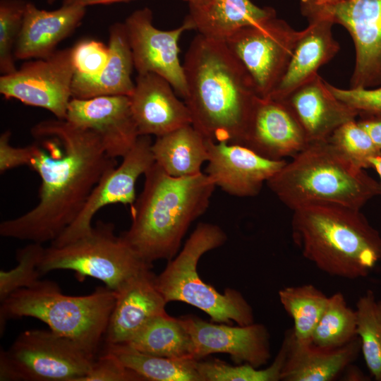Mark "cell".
<instances>
[{
    "instance_id": "f35d334b",
    "label": "cell",
    "mask_w": 381,
    "mask_h": 381,
    "mask_svg": "<svg viewBox=\"0 0 381 381\" xmlns=\"http://www.w3.org/2000/svg\"><path fill=\"white\" fill-rule=\"evenodd\" d=\"M81 381H145L137 373L127 368L111 351L96 358L90 372Z\"/></svg>"
},
{
    "instance_id": "ab89813d",
    "label": "cell",
    "mask_w": 381,
    "mask_h": 381,
    "mask_svg": "<svg viewBox=\"0 0 381 381\" xmlns=\"http://www.w3.org/2000/svg\"><path fill=\"white\" fill-rule=\"evenodd\" d=\"M11 132L6 131L0 137V172L20 166H28L32 156L31 145L13 147L10 143Z\"/></svg>"
},
{
    "instance_id": "e0dca14e",
    "label": "cell",
    "mask_w": 381,
    "mask_h": 381,
    "mask_svg": "<svg viewBox=\"0 0 381 381\" xmlns=\"http://www.w3.org/2000/svg\"><path fill=\"white\" fill-rule=\"evenodd\" d=\"M205 174L215 186L236 197L257 195L264 183L287 162L264 157L250 148L227 142L207 140Z\"/></svg>"
},
{
    "instance_id": "f6af8a7d",
    "label": "cell",
    "mask_w": 381,
    "mask_h": 381,
    "mask_svg": "<svg viewBox=\"0 0 381 381\" xmlns=\"http://www.w3.org/2000/svg\"><path fill=\"white\" fill-rule=\"evenodd\" d=\"M346 378H348V380H367V377L363 374L361 371H360L358 369L353 368L352 369H349V372L347 373Z\"/></svg>"
},
{
    "instance_id": "277c9868",
    "label": "cell",
    "mask_w": 381,
    "mask_h": 381,
    "mask_svg": "<svg viewBox=\"0 0 381 381\" xmlns=\"http://www.w3.org/2000/svg\"><path fill=\"white\" fill-rule=\"evenodd\" d=\"M292 211L295 244L323 272L358 279L368 275L381 260V236L361 210L312 203Z\"/></svg>"
},
{
    "instance_id": "8992f818",
    "label": "cell",
    "mask_w": 381,
    "mask_h": 381,
    "mask_svg": "<svg viewBox=\"0 0 381 381\" xmlns=\"http://www.w3.org/2000/svg\"><path fill=\"white\" fill-rule=\"evenodd\" d=\"M116 299V291L107 287L73 296L64 294L54 282L39 280L30 287L15 291L1 302L0 332L4 333L10 319L32 317L47 324L54 332L97 353Z\"/></svg>"
},
{
    "instance_id": "52a82bcc",
    "label": "cell",
    "mask_w": 381,
    "mask_h": 381,
    "mask_svg": "<svg viewBox=\"0 0 381 381\" xmlns=\"http://www.w3.org/2000/svg\"><path fill=\"white\" fill-rule=\"evenodd\" d=\"M226 239L219 226L199 223L179 254L168 260L164 270L156 276V285L167 303L181 301L193 306L207 314L211 322L250 325L255 322L253 310L241 292L226 288L224 293H219L198 273L200 258L222 246Z\"/></svg>"
},
{
    "instance_id": "d6986e66",
    "label": "cell",
    "mask_w": 381,
    "mask_h": 381,
    "mask_svg": "<svg viewBox=\"0 0 381 381\" xmlns=\"http://www.w3.org/2000/svg\"><path fill=\"white\" fill-rule=\"evenodd\" d=\"M151 268L131 277L116 291L105 333L107 344H126L153 318L167 313V302L157 287Z\"/></svg>"
},
{
    "instance_id": "8d00e7d4",
    "label": "cell",
    "mask_w": 381,
    "mask_h": 381,
    "mask_svg": "<svg viewBox=\"0 0 381 381\" xmlns=\"http://www.w3.org/2000/svg\"><path fill=\"white\" fill-rule=\"evenodd\" d=\"M110 57L109 46L95 40H83L71 47L73 78H91L99 75Z\"/></svg>"
},
{
    "instance_id": "1f68e13d",
    "label": "cell",
    "mask_w": 381,
    "mask_h": 381,
    "mask_svg": "<svg viewBox=\"0 0 381 381\" xmlns=\"http://www.w3.org/2000/svg\"><path fill=\"white\" fill-rule=\"evenodd\" d=\"M356 333L365 364L377 381H381V300L368 290L356 303Z\"/></svg>"
},
{
    "instance_id": "4316f807",
    "label": "cell",
    "mask_w": 381,
    "mask_h": 381,
    "mask_svg": "<svg viewBox=\"0 0 381 381\" xmlns=\"http://www.w3.org/2000/svg\"><path fill=\"white\" fill-rule=\"evenodd\" d=\"M155 162L176 178L195 176L208 159L207 140L192 124L157 137L152 143Z\"/></svg>"
},
{
    "instance_id": "f1b7e54d",
    "label": "cell",
    "mask_w": 381,
    "mask_h": 381,
    "mask_svg": "<svg viewBox=\"0 0 381 381\" xmlns=\"http://www.w3.org/2000/svg\"><path fill=\"white\" fill-rule=\"evenodd\" d=\"M126 344L150 355L193 358L190 335L179 318L168 313L153 318Z\"/></svg>"
},
{
    "instance_id": "4fadbf2b",
    "label": "cell",
    "mask_w": 381,
    "mask_h": 381,
    "mask_svg": "<svg viewBox=\"0 0 381 381\" xmlns=\"http://www.w3.org/2000/svg\"><path fill=\"white\" fill-rule=\"evenodd\" d=\"M152 142L149 135H140L123 156L121 164L107 171L92 189L75 219L54 241L52 246H61L87 234L92 228V220L102 207L121 203L132 207L135 199L138 178L154 164Z\"/></svg>"
},
{
    "instance_id": "d590c367",
    "label": "cell",
    "mask_w": 381,
    "mask_h": 381,
    "mask_svg": "<svg viewBox=\"0 0 381 381\" xmlns=\"http://www.w3.org/2000/svg\"><path fill=\"white\" fill-rule=\"evenodd\" d=\"M27 2L23 0L0 1V72H15L14 50L23 24Z\"/></svg>"
},
{
    "instance_id": "603a6c76",
    "label": "cell",
    "mask_w": 381,
    "mask_h": 381,
    "mask_svg": "<svg viewBox=\"0 0 381 381\" xmlns=\"http://www.w3.org/2000/svg\"><path fill=\"white\" fill-rule=\"evenodd\" d=\"M86 7L63 4L54 11L42 10L27 2L22 27L15 47L17 59H45L80 24Z\"/></svg>"
},
{
    "instance_id": "ee69618b",
    "label": "cell",
    "mask_w": 381,
    "mask_h": 381,
    "mask_svg": "<svg viewBox=\"0 0 381 381\" xmlns=\"http://www.w3.org/2000/svg\"><path fill=\"white\" fill-rule=\"evenodd\" d=\"M370 167L374 169L380 176V186L381 195V155L372 157L369 159Z\"/></svg>"
},
{
    "instance_id": "8fae6325",
    "label": "cell",
    "mask_w": 381,
    "mask_h": 381,
    "mask_svg": "<svg viewBox=\"0 0 381 381\" xmlns=\"http://www.w3.org/2000/svg\"><path fill=\"white\" fill-rule=\"evenodd\" d=\"M74 69L71 48L56 51L45 59L24 64L0 77V93L25 104L43 108L65 120L72 99Z\"/></svg>"
},
{
    "instance_id": "bcb514c9",
    "label": "cell",
    "mask_w": 381,
    "mask_h": 381,
    "mask_svg": "<svg viewBox=\"0 0 381 381\" xmlns=\"http://www.w3.org/2000/svg\"><path fill=\"white\" fill-rule=\"evenodd\" d=\"M47 2H48L49 4H51L54 3V1H56V0H47Z\"/></svg>"
},
{
    "instance_id": "74e56055",
    "label": "cell",
    "mask_w": 381,
    "mask_h": 381,
    "mask_svg": "<svg viewBox=\"0 0 381 381\" xmlns=\"http://www.w3.org/2000/svg\"><path fill=\"white\" fill-rule=\"evenodd\" d=\"M326 85L337 99L357 111L358 114L381 116V86L342 89L327 82Z\"/></svg>"
},
{
    "instance_id": "3957f363",
    "label": "cell",
    "mask_w": 381,
    "mask_h": 381,
    "mask_svg": "<svg viewBox=\"0 0 381 381\" xmlns=\"http://www.w3.org/2000/svg\"><path fill=\"white\" fill-rule=\"evenodd\" d=\"M145 177L143 191L131 207V226L120 236L152 265L176 255L190 224L208 208L216 186L205 173L173 177L155 162Z\"/></svg>"
},
{
    "instance_id": "7bdbcfd3",
    "label": "cell",
    "mask_w": 381,
    "mask_h": 381,
    "mask_svg": "<svg viewBox=\"0 0 381 381\" xmlns=\"http://www.w3.org/2000/svg\"><path fill=\"white\" fill-rule=\"evenodd\" d=\"M342 0H301L302 8H322L335 5Z\"/></svg>"
},
{
    "instance_id": "ffe728a7",
    "label": "cell",
    "mask_w": 381,
    "mask_h": 381,
    "mask_svg": "<svg viewBox=\"0 0 381 381\" xmlns=\"http://www.w3.org/2000/svg\"><path fill=\"white\" fill-rule=\"evenodd\" d=\"M171 85L154 73H138L130 96L139 135L159 137L192 124L190 111Z\"/></svg>"
},
{
    "instance_id": "83f0119b",
    "label": "cell",
    "mask_w": 381,
    "mask_h": 381,
    "mask_svg": "<svg viewBox=\"0 0 381 381\" xmlns=\"http://www.w3.org/2000/svg\"><path fill=\"white\" fill-rule=\"evenodd\" d=\"M128 368L145 381H202L193 358H167L142 353L126 344H107Z\"/></svg>"
},
{
    "instance_id": "ba28073f",
    "label": "cell",
    "mask_w": 381,
    "mask_h": 381,
    "mask_svg": "<svg viewBox=\"0 0 381 381\" xmlns=\"http://www.w3.org/2000/svg\"><path fill=\"white\" fill-rule=\"evenodd\" d=\"M114 228L112 223L99 221L78 239L46 248L40 272L71 270L79 282L92 277L116 291L131 277L152 265L143 261L121 236H116Z\"/></svg>"
},
{
    "instance_id": "2e32d148",
    "label": "cell",
    "mask_w": 381,
    "mask_h": 381,
    "mask_svg": "<svg viewBox=\"0 0 381 381\" xmlns=\"http://www.w3.org/2000/svg\"><path fill=\"white\" fill-rule=\"evenodd\" d=\"M66 121L95 133L111 158L125 156L139 138L129 96L72 98Z\"/></svg>"
},
{
    "instance_id": "d4e9b609",
    "label": "cell",
    "mask_w": 381,
    "mask_h": 381,
    "mask_svg": "<svg viewBox=\"0 0 381 381\" xmlns=\"http://www.w3.org/2000/svg\"><path fill=\"white\" fill-rule=\"evenodd\" d=\"M185 18L198 34L225 40L238 29L276 16L271 7L250 0H189Z\"/></svg>"
},
{
    "instance_id": "484cf974",
    "label": "cell",
    "mask_w": 381,
    "mask_h": 381,
    "mask_svg": "<svg viewBox=\"0 0 381 381\" xmlns=\"http://www.w3.org/2000/svg\"><path fill=\"white\" fill-rule=\"evenodd\" d=\"M110 57L102 71L91 78H73L72 98L98 96H131L135 88L131 79L134 62L124 23L111 25L109 31Z\"/></svg>"
},
{
    "instance_id": "7c38bea8",
    "label": "cell",
    "mask_w": 381,
    "mask_h": 381,
    "mask_svg": "<svg viewBox=\"0 0 381 381\" xmlns=\"http://www.w3.org/2000/svg\"><path fill=\"white\" fill-rule=\"evenodd\" d=\"M304 15L318 13L345 28L355 47L350 87L381 84V0H342L322 8H302Z\"/></svg>"
},
{
    "instance_id": "6da1fadb",
    "label": "cell",
    "mask_w": 381,
    "mask_h": 381,
    "mask_svg": "<svg viewBox=\"0 0 381 381\" xmlns=\"http://www.w3.org/2000/svg\"><path fill=\"white\" fill-rule=\"evenodd\" d=\"M28 167L40 177L39 202L0 224L3 237L43 243L55 240L78 217L102 175L115 167L99 137L66 120L49 119L31 129Z\"/></svg>"
},
{
    "instance_id": "cb8c5ba5",
    "label": "cell",
    "mask_w": 381,
    "mask_h": 381,
    "mask_svg": "<svg viewBox=\"0 0 381 381\" xmlns=\"http://www.w3.org/2000/svg\"><path fill=\"white\" fill-rule=\"evenodd\" d=\"M282 344L286 359L282 370L284 381H330L354 361L360 352L358 337L341 346L326 348L313 343L299 344L292 329L284 334Z\"/></svg>"
},
{
    "instance_id": "44dd1931",
    "label": "cell",
    "mask_w": 381,
    "mask_h": 381,
    "mask_svg": "<svg viewBox=\"0 0 381 381\" xmlns=\"http://www.w3.org/2000/svg\"><path fill=\"white\" fill-rule=\"evenodd\" d=\"M308 25L300 32L286 71L269 97L282 100L318 75V69L339 52L332 35V20L323 15H306Z\"/></svg>"
},
{
    "instance_id": "7a4b0ae2",
    "label": "cell",
    "mask_w": 381,
    "mask_h": 381,
    "mask_svg": "<svg viewBox=\"0 0 381 381\" xmlns=\"http://www.w3.org/2000/svg\"><path fill=\"white\" fill-rule=\"evenodd\" d=\"M192 125L207 140L238 144L259 97L225 40L197 35L183 64Z\"/></svg>"
},
{
    "instance_id": "5bb4252c",
    "label": "cell",
    "mask_w": 381,
    "mask_h": 381,
    "mask_svg": "<svg viewBox=\"0 0 381 381\" xmlns=\"http://www.w3.org/2000/svg\"><path fill=\"white\" fill-rule=\"evenodd\" d=\"M152 12L145 7L133 12L124 23L138 73H154L166 79L184 98L186 82L179 60V41L192 30L188 23L175 29L162 30L154 26Z\"/></svg>"
},
{
    "instance_id": "e575fe53",
    "label": "cell",
    "mask_w": 381,
    "mask_h": 381,
    "mask_svg": "<svg viewBox=\"0 0 381 381\" xmlns=\"http://www.w3.org/2000/svg\"><path fill=\"white\" fill-rule=\"evenodd\" d=\"M328 140L356 166L363 169L371 168L370 158L381 155V150L356 120L340 126Z\"/></svg>"
},
{
    "instance_id": "60d3db41",
    "label": "cell",
    "mask_w": 381,
    "mask_h": 381,
    "mask_svg": "<svg viewBox=\"0 0 381 381\" xmlns=\"http://www.w3.org/2000/svg\"><path fill=\"white\" fill-rule=\"evenodd\" d=\"M358 122L369 134L377 148L381 150V116H365V118Z\"/></svg>"
},
{
    "instance_id": "d6a6232c",
    "label": "cell",
    "mask_w": 381,
    "mask_h": 381,
    "mask_svg": "<svg viewBox=\"0 0 381 381\" xmlns=\"http://www.w3.org/2000/svg\"><path fill=\"white\" fill-rule=\"evenodd\" d=\"M286 359V348H281L271 365L259 369L248 363L231 365L219 359L198 361V370L202 381H278Z\"/></svg>"
},
{
    "instance_id": "5b68a950",
    "label": "cell",
    "mask_w": 381,
    "mask_h": 381,
    "mask_svg": "<svg viewBox=\"0 0 381 381\" xmlns=\"http://www.w3.org/2000/svg\"><path fill=\"white\" fill-rule=\"evenodd\" d=\"M266 184L291 210L312 203L361 210L380 195V183L328 140L309 143Z\"/></svg>"
},
{
    "instance_id": "b9f144b4",
    "label": "cell",
    "mask_w": 381,
    "mask_h": 381,
    "mask_svg": "<svg viewBox=\"0 0 381 381\" xmlns=\"http://www.w3.org/2000/svg\"><path fill=\"white\" fill-rule=\"evenodd\" d=\"M128 0H63V4H76L85 7L95 4H105L115 2L125 1ZM189 1V0H185Z\"/></svg>"
},
{
    "instance_id": "7402d4cb",
    "label": "cell",
    "mask_w": 381,
    "mask_h": 381,
    "mask_svg": "<svg viewBox=\"0 0 381 381\" xmlns=\"http://www.w3.org/2000/svg\"><path fill=\"white\" fill-rule=\"evenodd\" d=\"M282 100L290 107L309 143L328 140L337 128L359 115L337 99L318 74Z\"/></svg>"
},
{
    "instance_id": "30bf717a",
    "label": "cell",
    "mask_w": 381,
    "mask_h": 381,
    "mask_svg": "<svg viewBox=\"0 0 381 381\" xmlns=\"http://www.w3.org/2000/svg\"><path fill=\"white\" fill-rule=\"evenodd\" d=\"M300 32L274 16L243 27L225 40L250 75L260 97H269L279 84Z\"/></svg>"
},
{
    "instance_id": "f546056e",
    "label": "cell",
    "mask_w": 381,
    "mask_h": 381,
    "mask_svg": "<svg viewBox=\"0 0 381 381\" xmlns=\"http://www.w3.org/2000/svg\"><path fill=\"white\" fill-rule=\"evenodd\" d=\"M279 301L292 318V331L299 344L312 343L315 327L327 305L328 297L313 284L287 286L278 292Z\"/></svg>"
},
{
    "instance_id": "9c48e42d",
    "label": "cell",
    "mask_w": 381,
    "mask_h": 381,
    "mask_svg": "<svg viewBox=\"0 0 381 381\" xmlns=\"http://www.w3.org/2000/svg\"><path fill=\"white\" fill-rule=\"evenodd\" d=\"M96 353L50 330H25L0 351V380L81 381Z\"/></svg>"
},
{
    "instance_id": "9a60e30c",
    "label": "cell",
    "mask_w": 381,
    "mask_h": 381,
    "mask_svg": "<svg viewBox=\"0 0 381 381\" xmlns=\"http://www.w3.org/2000/svg\"><path fill=\"white\" fill-rule=\"evenodd\" d=\"M179 319L190 337L193 356L198 361L212 353H225L236 365L248 363L260 368L271 357L270 333L262 324H216L193 315Z\"/></svg>"
},
{
    "instance_id": "ac0fdd59",
    "label": "cell",
    "mask_w": 381,
    "mask_h": 381,
    "mask_svg": "<svg viewBox=\"0 0 381 381\" xmlns=\"http://www.w3.org/2000/svg\"><path fill=\"white\" fill-rule=\"evenodd\" d=\"M309 143L284 100L258 97L238 143L260 155L275 160L293 157Z\"/></svg>"
},
{
    "instance_id": "4dcf8cb0",
    "label": "cell",
    "mask_w": 381,
    "mask_h": 381,
    "mask_svg": "<svg viewBox=\"0 0 381 381\" xmlns=\"http://www.w3.org/2000/svg\"><path fill=\"white\" fill-rule=\"evenodd\" d=\"M356 313L341 292L328 297L325 310L315 327L312 343L326 348L341 346L356 338Z\"/></svg>"
},
{
    "instance_id": "836d02e7",
    "label": "cell",
    "mask_w": 381,
    "mask_h": 381,
    "mask_svg": "<svg viewBox=\"0 0 381 381\" xmlns=\"http://www.w3.org/2000/svg\"><path fill=\"white\" fill-rule=\"evenodd\" d=\"M44 250L42 243L32 242L16 251V267L0 271L1 302L15 291L30 287L40 280L39 265Z\"/></svg>"
}]
</instances>
